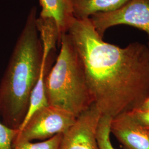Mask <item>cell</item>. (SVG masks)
<instances>
[{
	"label": "cell",
	"instance_id": "1",
	"mask_svg": "<svg viewBox=\"0 0 149 149\" xmlns=\"http://www.w3.org/2000/svg\"><path fill=\"white\" fill-rule=\"evenodd\" d=\"M67 33L81 61L93 103L113 118L139 109L149 96V47L103 40L90 18H74Z\"/></svg>",
	"mask_w": 149,
	"mask_h": 149
},
{
	"label": "cell",
	"instance_id": "2",
	"mask_svg": "<svg viewBox=\"0 0 149 149\" xmlns=\"http://www.w3.org/2000/svg\"><path fill=\"white\" fill-rule=\"evenodd\" d=\"M33 7L17 39L0 83V116L3 123L19 129L27 114L30 97L42 70L50 66L51 54L44 52Z\"/></svg>",
	"mask_w": 149,
	"mask_h": 149
},
{
	"label": "cell",
	"instance_id": "3",
	"mask_svg": "<svg viewBox=\"0 0 149 149\" xmlns=\"http://www.w3.org/2000/svg\"><path fill=\"white\" fill-rule=\"evenodd\" d=\"M55 63L45 79L49 105L63 109L77 118L93 103L83 66L69 35H63Z\"/></svg>",
	"mask_w": 149,
	"mask_h": 149
},
{
	"label": "cell",
	"instance_id": "4",
	"mask_svg": "<svg viewBox=\"0 0 149 149\" xmlns=\"http://www.w3.org/2000/svg\"><path fill=\"white\" fill-rule=\"evenodd\" d=\"M76 119L72 114L59 108L50 105L44 107L19 128L13 144L34 140H47L63 134L74 123Z\"/></svg>",
	"mask_w": 149,
	"mask_h": 149
},
{
	"label": "cell",
	"instance_id": "5",
	"mask_svg": "<svg viewBox=\"0 0 149 149\" xmlns=\"http://www.w3.org/2000/svg\"><path fill=\"white\" fill-rule=\"evenodd\" d=\"M90 19L102 38L112 27L127 25L136 28L146 33L149 47V0H129L116 11L96 13Z\"/></svg>",
	"mask_w": 149,
	"mask_h": 149
},
{
	"label": "cell",
	"instance_id": "6",
	"mask_svg": "<svg viewBox=\"0 0 149 149\" xmlns=\"http://www.w3.org/2000/svg\"><path fill=\"white\" fill-rule=\"evenodd\" d=\"M102 116L96 105L92 103L63 134L58 149H99L96 134Z\"/></svg>",
	"mask_w": 149,
	"mask_h": 149
},
{
	"label": "cell",
	"instance_id": "7",
	"mask_svg": "<svg viewBox=\"0 0 149 149\" xmlns=\"http://www.w3.org/2000/svg\"><path fill=\"white\" fill-rule=\"evenodd\" d=\"M111 133L124 149H149V129L140 125L129 113L112 118Z\"/></svg>",
	"mask_w": 149,
	"mask_h": 149
},
{
	"label": "cell",
	"instance_id": "8",
	"mask_svg": "<svg viewBox=\"0 0 149 149\" xmlns=\"http://www.w3.org/2000/svg\"><path fill=\"white\" fill-rule=\"evenodd\" d=\"M41 12L39 17L53 21L59 36L68 32L70 23L74 18L71 0H39Z\"/></svg>",
	"mask_w": 149,
	"mask_h": 149
},
{
	"label": "cell",
	"instance_id": "9",
	"mask_svg": "<svg viewBox=\"0 0 149 149\" xmlns=\"http://www.w3.org/2000/svg\"><path fill=\"white\" fill-rule=\"evenodd\" d=\"M129 0H71L74 18L79 19L90 18L98 13L116 11Z\"/></svg>",
	"mask_w": 149,
	"mask_h": 149
},
{
	"label": "cell",
	"instance_id": "10",
	"mask_svg": "<svg viewBox=\"0 0 149 149\" xmlns=\"http://www.w3.org/2000/svg\"><path fill=\"white\" fill-rule=\"evenodd\" d=\"M49 68L50 66H48L43 69L40 72L37 82L31 93L28 110L21 126L38 110L49 105L45 92V79L49 72Z\"/></svg>",
	"mask_w": 149,
	"mask_h": 149
},
{
	"label": "cell",
	"instance_id": "11",
	"mask_svg": "<svg viewBox=\"0 0 149 149\" xmlns=\"http://www.w3.org/2000/svg\"><path fill=\"white\" fill-rule=\"evenodd\" d=\"M112 118L102 116L98 125L96 138L99 149H116L112 146L111 139V124Z\"/></svg>",
	"mask_w": 149,
	"mask_h": 149
},
{
	"label": "cell",
	"instance_id": "12",
	"mask_svg": "<svg viewBox=\"0 0 149 149\" xmlns=\"http://www.w3.org/2000/svg\"><path fill=\"white\" fill-rule=\"evenodd\" d=\"M63 134H57L42 142L33 143L31 141H22L13 144V149H58Z\"/></svg>",
	"mask_w": 149,
	"mask_h": 149
},
{
	"label": "cell",
	"instance_id": "13",
	"mask_svg": "<svg viewBox=\"0 0 149 149\" xmlns=\"http://www.w3.org/2000/svg\"><path fill=\"white\" fill-rule=\"evenodd\" d=\"M19 129L10 128L0 122V149H13Z\"/></svg>",
	"mask_w": 149,
	"mask_h": 149
},
{
	"label": "cell",
	"instance_id": "14",
	"mask_svg": "<svg viewBox=\"0 0 149 149\" xmlns=\"http://www.w3.org/2000/svg\"><path fill=\"white\" fill-rule=\"evenodd\" d=\"M128 113L140 125L149 129V111L137 109Z\"/></svg>",
	"mask_w": 149,
	"mask_h": 149
},
{
	"label": "cell",
	"instance_id": "15",
	"mask_svg": "<svg viewBox=\"0 0 149 149\" xmlns=\"http://www.w3.org/2000/svg\"><path fill=\"white\" fill-rule=\"evenodd\" d=\"M138 109L143 111H149V96L145 100L141 106Z\"/></svg>",
	"mask_w": 149,
	"mask_h": 149
}]
</instances>
